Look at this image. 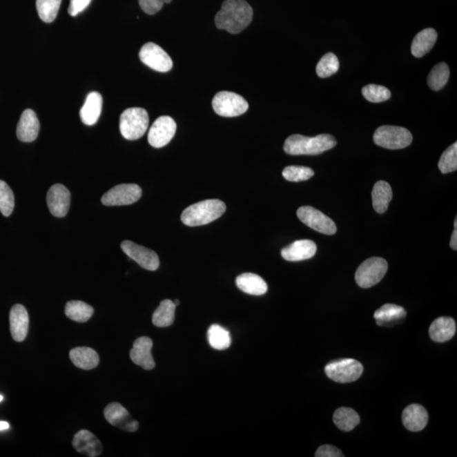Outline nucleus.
<instances>
[{
	"label": "nucleus",
	"mask_w": 457,
	"mask_h": 457,
	"mask_svg": "<svg viewBox=\"0 0 457 457\" xmlns=\"http://www.w3.org/2000/svg\"><path fill=\"white\" fill-rule=\"evenodd\" d=\"M253 10L246 0H226L215 16L216 27L238 35L252 22Z\"/></svg>",
	"instance_id": "1"
},
{
	"label": "nucleus",
	"mask_w": 457,
	"mask_h": 457,
	"mask_svg": "<svg viewBox=\"0 0 457 457\" xmlns=\"http://www.w3.org/2000/svg\"><path fill=\"white\" fill-rule=\"evenodd\" d=\"M336 144V138L329 134H321L314 137L295 134L284 142V150L290 155H318L335 148Z\"/></svg>",
	"instance_id": "2"
},
{
	"label": "nucleus",
	"mask_w": 457,
	"mask_h": 457,
	"mask_svg": "<svg viewBox=\"0 0 457 457\" xmlns=\"http://www.w3.org/2000/svg\"><path fill=\"white\" fill-rule=\"evenodd\" d=\"M224 202L218 200H205L189 206L182 213V223L188 226H204L220 218L226 212Z\"/></svg>",
	"instance_id": "3"
},
{
	"label": "nucleus",
	"mask_w": 457,
	"mask_h": 457,
	"mask_svg": "<svg viewBox=\"0 0 457 457\" xmlns=\"http://www.w3.org/2000/svg\"><path fill=\"white\" fill-rule=\"evenodd\" d=\"M149 117L147 110L142 108H127L119 118V130L124 138L135 141L147 132Z\"/></svg>",
	"instance_id": "4"
},
{
	"label": "nucleus",
	"mask_w": 457,
	"mask_h": 457,
	"mask_svg": "<svg viewBox=\"0 0 457 457\" xmlns=\"http://www.w3.org/2000/svg\"><path fill=\"white\" fill-rule=\"evenodd\" d=\"M373 142L381 148L402 149L411 144L413 135L404 127L382 126L374 133Z\"/></svg>",
	"instance_id": "5"
},
{
	"label": "nucleus",
	"mask_w": 457,
	"mask_h": 457,
	"mask_svg": "<svg viewBox=\"0 0 457 457\" xmlns=\"http://www.w3.org/2000/svg\"><path fill=\"white\" fill-rule=\"evenodd\" d=\"M388 271L387 261L382 257H370L359 266L356 282L362 288H370L381 282Z\"/></svg>",
	"instance_id": "6"
},
{
	"label": "nucleus",
	"mask_w": 457,
	"mask_h": 457,
	"mask_svg": "<svg viewBox=\"0 0 457 457\" xmlns=\"http://www.w3.org/2000/svg\"><path fill=\"white\" fill-rule=\"evenodd\" d=\"M324 371L326 376L337 383H351L361 377L363 366L355 359L344 358L328 363Z\"/></svg>",
	"instance_id": "7"
},
{
	"label": "nucleus",
	"mask_w": 457,
	"mask_h": 457,
	"mask_svg": "<svg viewBox=\"0 0 457 457\" xmlns=\"http://www.w3.org/2000/svg\"><path fill=\"white\" fill-rule=\"evenodd\" d=\"M213 108L217 115L223 117H235L245 114L249 103L237 93L222 91L217 93L213 99Z\"/></svg>",
	"instance_id": "8"
},
{
	"label": "nucleus",
	"mask_w": 457,
	"mask_h": 457,
	"mask_svg": "<svg viewBox=\"0 0 457 457\" xmlns=\"http://www.w3.org/2000/svg\"><path fill=\"white\" fill-rule=\"evenodd\" d=\"M297 213L298 219L313 230L329 235L336 233L337 227L334 221L317 208L303 206L298 208Z\"/></svg>",
	"instance_id": "9"
},
{
	"label": "nucleus",
	"mask_w": 457,
	"mask_h": 457,
	"mask_svg": "<svg viewBox=\"0 0 457 457\" xmlns=\"http://www.w3.org/2000/svg\"><path fill=\"white\" fill-rule=\"evenodd\" d=\"M139 57L141 61L149 68L159 72H168L173 67V61L170 55L155 43L144 44L141 48Z\"/></svg>",
	"instance_id": "10"
},
{
	"label": "nucleus",
	"mask_w": 457,
	"mask_h": 457,
	"mask_svg": "<svg viewBox=\"0 0 457 457\" xmlns=\"http://www.w3.org/2000/svg\"><path fill=\"white\" fill-rule=\"evenodd\" d=\"M141 187L137 184L115 186L102 197V204L106 206H124L135 204L140 200Z\"/></svg>",
	"instance_id": "11"
},
{
	"label": "nucleus",
	"mask_w": 457,
	"mask_h": 457,
	"mask_svg": "<svg viewBox=\"0 0 457 457\" xmlns=\"http://www.w3.org/2000/svg\"><path fill=\"white\" fill-rule=\"evenodd\" d=\"M176 132V123L170 116H161L149 130V144L155 148L164 147L172 140Z\"/></svg>",
	"instance_id": "12"
},
{
	"label": "nucleus",
	"mask_w": 457,
	"mask_h": 457,
	"mask_svg": "<svg viewBox=\"0 0 457 457\" xmlns=\"http://www.w3.org/2000/svg\"><path fill=\"white\" fill-rule=\"evenodd\" d=\"M121 246L123 252L137 262L142 268L149 271H155L159 267V258L155 251L130 241H124Z\"/></svg>",
	"instance_id": "13"
},
{
	"label": "nucleus",
	"mask_w": 457,
	"mask_h": 457,
	"mask_svg": "<svg viewBox=\"0 0 457 457\" xmlns=\"http://www.w3.org/2000/svg\"><path fill=\"white\" fill-rule=\"evenodd\" d=\"M104 418L111 425L119 429L128 432H136L139 428V422L130 418L128 411L119 403L108 404L104 409Z\"/></svg>",
	"instance_id": "14"
},
{
	"label": "nucleus",
	"mask_w": 457,
	"mask_h": 457,
	"mask_svg": "<svg viewBox=\"0 0 457 457\" xmlns=\"http://www.w3.org/2000/svg\"><path fill=\"white\" fill-rule=\"evenodd\" d=\"M48 209L55 217L63 218L69 212L70 193L65 186L55 184L50 187L47 194Z\"/></svg>",
	"instance_id": "15"
},
{
	"label": "nucleus",
	"mask_w": 457,
	"mask_h": 457,
	"mask_svg": "<svg viewBox=\"0 0 457 457\" xmlns=\"http://www.w3.org/2000/svg\"><path fill=\"white\" fill-rule=\"evenodd\" d=\"M153 346V340L149 337L142 336L135 340L133 349L130 351L132 361L145 370H152L155 368V362L151 351Z\"/></svg>",
	"instance_id": "16"
},
{
	"label": "nucleus",
	"mask_w": 457,
	"mask_h": 457,
	"mask_svg": "<svg viewBox=\"0 0 457 457\" xmlns=\"http://www.w3.org/2000/svg\"><path fill=\"white\" fill-rule=\"evenodd\" d=\"M10 329L12 338L17 342H23L28 336L29 316L24 306L17 304L10 313Z\"/></svg>",
	"instance_id": "17"
},
{
	"label": "nucleus",
	"mask_w": 457,
	"mask_h": 457,
	"mask_svg": "<svg viewBox=\"0 0 457 457\" xmlns=\"http://www.w3.org/2000/svg\"><path fill=\"white\" fill-rule=\"evenodd\" d=\"M317 245L310 240H300L292 244L284 247L282 250V256L284 260L289 262H299L310 260L315 255Z\"/></svg>",
	"instance_id": "18"
},
{
	"label": "nucleus",
	"mask_w": 457,
	"mask_h": 457,
	"mask_svg": "<svg viewBox=\"0 0 457 457\" xmlns=\"http://www.w3.org/2000/svg\"><path fill=\"white\" fill-rule=\"evenodd\" d=\"M40 123L35 112L26 110L21 114L17 127L18 139L23 142H32L39 137Z\"/></svg>",
	"instance_id": "19"
},
{
	"label": "nucleus",
	"mask_w": 457,
	"mask_h": 457,
	"mask_svg": "<svg viewBox=\"0 0 457 457\" xmlns=\"http://www.w3.org/2000/svg\"><path fill=\"white\" fill-rule=\"evenodd\" d=\"M72 445L76 451L90 457L99 456L102 453V445L93 433L82 429L75 434Z\"/></svg>",
	"instance_id": "20"
},
{
	"label": "nucleus",
	"mask_w": 457,
	"mask_h": 457,
	"mask_svg": "<svg viewBox=\"0 0 457 457\" xmlns=\"http://www.w3.org/2000/svg\"><path fill=\"white\" fill-rule=\"evenodd\" d=\"M402 422L407 429L411 432H419L428 425L429 414L421 405H410L403 411Z\"/></svg>",
	"instance_id": "21"
},
{
	"label": "nucleus",
	"mask_w": 457,
	"mask_h": 457,
	"mask_svg": "<svg viewBox=\"0 0 457 457\" xmlns=\"http://www.w3.org/2000/svg\"><path fill=\"white\" fill-rule=\"evenodd\" d=\"M103 97L97 92L90 93L80 111L81 121L87 126H93L99 121L102 112Z\"/></svg>",
	"instance_id": "22"
},
{
	"label": "nucleus",
	"mask_w": 457,
	"mask_h": 457,
	"mask_svg": "<svg viewBox=\"0 0 457 457\" xmlns=\"http://www.w3.org/2000/svg\"><path fill=\"white\" fill-rule=\"evenodd\" d=\"M378 326H394L402 323L407 317V312L402 307L396 304H385L376 310L373 315Z\"/></svg>",
	"instance_id": "23"
},
{
	"label": "nucleus",
	"mask_w": 457,
	"mask_h": 457,
	"mask_svg": "<svg viewBox=\"0 0 457 457\" xmlns=\"http://www.w3.org/2000/svg\"><path fill=\"white\" fill-rule=\"evenodd\" d=\"M456 331V322L452 318L440 317L430 325L429 336L434 342H445L452 339Z\"/></svg>",
	"instance_id": "24"
},
{
	"label": "nucleus",
	"mask_w": 457,
	"mask_h": 457,
	"mask_svg": "<svg viewBox=\"0 0 457 457\" xmlns=\"http://www.w3.org/2000/svg\"><path fill=\"white\" fill-rule=\"evenodd\" d=\"M235 283L240 290L252 295H264L268 291L267 284L255 273H242L237 277Z\"/></svg>",
	"instance_id": "25"
},
{
	"label": "nucleus",
	"mask_w": 457,
	"mask_h": 457,
	"mask_svg": "<svg viewBox=\"0 0 457 457\" xmlns=\"http://www.w3.org/2000/svg\"><path fill=\"white\" fill-rule=\"evenodd\" d=\"M70 358L77 368L84 370L95 369L99 363V354L90 347H76L70 351Z\"/></svg>",
	"instance_id": "26"
},
{
	"label": "nucleus",
	"mask_w": 457,
	"mask_h": 457,
	"mask_svg": "<svg viewBox=\"0 0 457 457\" xmlns=\"http://www.w3.org/2000/svg\"><path fill=\"white\" fill-rule=\"evenodd\" d=\"M438 35L436 30L426 28L418 32L411 43V51L415 57L421 58L432 50L436 43Z\"/></svg>",
	"instance_id": "27"
},
{
	"label": "nucleus",
	"mask_w": 457,
	"mask_h": 457,
	"mask_svg": "<svg viewBox=\"0 0 457 457\" xmlns=\"http://www.w3.org/2000/svg\"><path fill=\"white\" fill-rule=\"evenodd\" d=\"M392 197L391 186L388 182L384 181L376 182L372 192L374 211L378 213H380V215L387 212Z\"/></svg>",
	"instance_id": "28"
},
{
	"label": "nucleus",
	"mask_w": 457,
	"mask_h": 457,
	"mask_svg": "<svg viewBox=\"0 0 457 457\" xmlns=\"http://www.w3.org/2000/svg\"><path fill=\"white\" fill-rule=\"evenodd\" d=\"M175 305L171 300H164L153 314V324L156 327L166 328L175 321Z\"/></svg>",
	"instance_id": "29"
},
{
	"label": "nucleus",
	"mask_w": 457,
	"mask_h": 457,
	"mask_svg": "<svg viewBox=\"0 0 457 457\" xmlns=\"http://www.w3.org/2000/svg\"><path fill=\"white\" fill-rule=\"evenodd\" d=\"M333 420L340 430L350 432L360 423V417L357 411L351 408L340 407L335 411Z\"/></svg>",
	"instance_id": "30"
},
{
	"label": "nucleus",
	"mask_w": 457,
	"mask_h": 457,
	"mask_svg": "<svg viewBox=\"0 0 457 457\" xmlns=\"http://www.w3.org/2000/svg\"><path fill=\"white\" fill-rule=\"evenodd\" d=\"M66 315L70 320L85 323L92 318L95 310L88 303L81 301H70L66 306Z\"/></svg>",
	"instance_id": "31"
},
{
	"label": "nucleus",
	"mask_w": 457,
	"mask_h": 457,
	"mask_svg": "<svg viewBox=\"0 0 457 457\" xmlns=\"http://www.w3.org/2000/svg\"><path fill=\"white\" fill-rule=\"evenodd\" d=\"M208 340L213 349L218 351L226 350L231 343L230 332L219 324H213L208 329Z\"/></svg>",
	"instance_id": "32"
},
{
	"label": "nucleus",
	"mask_w": 457,
	"mask_h": 457,
	"mask_svg": "<svg viewBox=\"0 0 457 457\" xmlns=\"http://www.w3.org/2000/svg\"><path fill=\"white\" fill-rule=\"evenodd\" d=\"M449 77V66L445 63L438 64L431 70L428 77V84L434 91H440L447 85Z\"/></svg>",
	"instance_id": "33"
},
{
	"label": "nucleus",
	"mask_w": 457,
	"mask_h": 457,
	"mask_svg": "<svg viewBox=\"0 0 457 457\" xmlns=\"http://www.w3.org/2000/svg\"><path fill=\"white\" fill-rule=\"evenodd\" d=\"M62 0H37L36 7L39 16L46 23L53 22L59 13Z\"/></svg>",
	"instance_id": "34"
},
{
	"label": "nucleus",
	"mask_w": 457,
	"mask_h": 457,
	"mask_svg": "<svg viewBox=\"0 0 457 457\" xmlns=\"http://www.w3.org/2000/svg\"><path fill=\"white\" fill-rule=\"evenodd\" d=\"M339 68L340 62L337 56L333 53H328L318 63L316 72L320 78H327L336 74Z\"/></svg>",
	"instance_id": "35"
},
{
	"label": "nucleus",
	"mask_w": 457,
	"mask_h": 457,
	"mask_svg": "<svg viewBox=\"0 0 457 457\" xmlns=\"http://www.w3.org/2000/svg\"><path fill=\"white\" fill-rule=\"evenodd\" d=\"M362 95L371 103H382L391 99V93L384 86L369 84L362 88Z\"/></svg>",
	"instance_id": "36"
},
{
	"label": "nucleus",
	"mask_w": 457,
	"mask_h": 457,
	"mask_svg": "<svg viewBox=\"0 0 457 457\" xmlns=\"http://www.w3.org/2000/svg\"><path fill=\"white\" fill-rule=\"evenodd\" d=\"M14 208V196L10 187L6 182L0 179V212L5 217H9Z\"/></svg>",
	"instance_id": "37"
},
{
	"label": "nucleus",
	"mask_w": 457,
	"mask_h": 457,
	"mask_svg": "<svg viewBox=\"0 0 457 457\" xmlns=\"http://www.w3.org/2000/svg\"><path fill=\"white\" fill-rule=\"evenodd\" d=\"M439 170L442 174L451 173L457 170V144L449 146L440 157Z\"/></svg>",
	"instance_id": "38"
},
{
	"label": "nucleus",
	"mask_w": 457,
	"mask_h": 457,
	"mask_svg": "<svg viewBox=\"0 0 457 457\" xmlns=\"http://www.w3.org/2000/svg\"><path fill=\"white\" fill-rule=\"evenodd\" d=\"M282 175L288 182H305L313 177L314 171L309 167L291 166L284 168Z\"/></svg>",
	"instance_id": "39"
},
{
	"label": "nucleus",
	"mask_w": 457,
	"mask_h": 457,
	"mask_svg": "<svg viewBox=\"0 0 457 457\" xmlns=\"http://www.w3.org/2000/svg\"><path fill=\"white\" fill-rule=\"evenodd\" d=\"M142 10L148 14H155L163 8L164 3H168L172 0H138Z\"/></svg>",
	"instance_id": "40"
},
{
	"label": "nucleus",
	"mask_w": 457,
	"mask_h": 457,
	"mask_svg": "<svg viewBox=\"0 0 457 457\" xmlns=\"http://www.w3.org/2000/svg\"><path fill=\"white\" fill-rule=\"evenodd\" d=\"M92 0H70L68 13L71 17H77L88 8Z\"/></svg>",
	"instance_id": "41"
},
{
	"label": "nucleus",
	"mask_w": 457,
	"mask_h": 457,
	"mask_svg": "<svg viewBox=\"0 0 457 457\" xmlns=\"http://www.w3.org/2000/svg\"><path fill=\"white\" fill-rule=\"evenodd\" d=\"M316 457H342V451L331 445H322L317 449Z\"/></svg>",
	"instance_id": "42"
},
{
	"label": "nucleus",
	"mask_w": 457,
	"mask_h": 457,
	"mask_svg": "<svg viewBox=\"0 0 457 457\" xmlns=\"http://www.w3.org/2000/svg\"><path fill=\"white\" fill-rule=\"evenodd\" d=\"M449 246H451L453 250L455 251L457 250V228H455V230L453 231V233L451 239V243H449Z\"/></svg>",
	"instance_id": "43"
},
{
	"label": "nucleus",
	"mask_w": 457,
	"mask_h": 457,
	"mask_svg": "<svg viewBox=\"0 0 457 457\" xmlns=\"http://www.w3.org/2000/svg\"><path fill=\"white\" fill-rule=\"evenodd\" d=\"M10 428V425L8 422L5 421L0 422V431L8 429Z\"/></svg>",
	"instance_id": "44"
},
{
	"label": "nucleus",
	"mask_w": 457,
	"mask_h": 457,
	"mask_svg": "<svg viewBox=\"0 0 457 457\" xmlns=\"http://www.w3.org/2000/svg\"><path fill=\"white\" fill-rule=\"evenodd\" d=\"M174 303H175V306H178V305L179 304V300H175V301L174 302Z\"/></svg>",
	"instance_id": "45"
},
{
	"label": "nucleus",
	"mask_w": 457,
	"mask_h": 457,
	"mask_svg": "<svg viewBox=\"0 0 457 457\" xmlns=\"http://www.w3.org/2000/svg\"><path fill=\"white\" fill-rule=\"evenodd\" d=\"M454 226H455V228H457V219L456 218L455 220Z\"/></svg>",
	"instance_id": "46"
},
{
	"label": "nucleus",
	"mask_w": 457,
	"mask_h": 457,
	"mask_svg": "<svg viewBox=\"0 0 457 457\" xmlns=\"http://www.w3.org/2000/svg\"><path fill=\"white\" fill-rule=\"evenodd\" d=\"M3 400V396L0 395V402H1Z\"/></svg>",
	"instance_id": "47"
}]
</instances>
